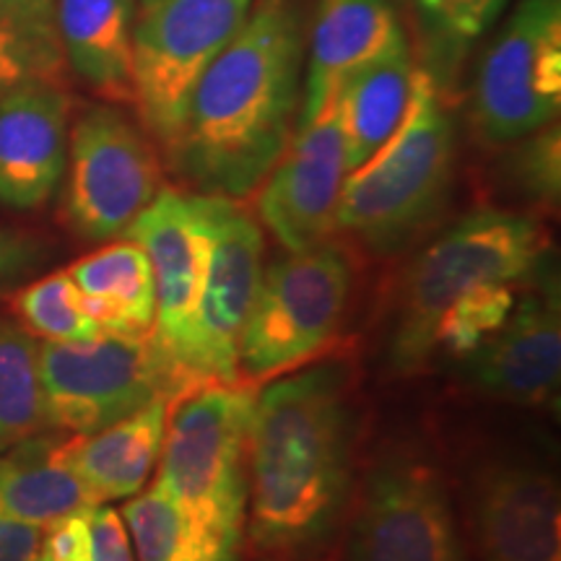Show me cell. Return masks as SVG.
<instances>
[{
  "label": "cell",
  "instance_id": "cell-1",
  "mask_svg": "<svg viewBox=\"0 0 561 561\" xmlns=\"http://www.w3.org/2000/svg\"><path fill=\"white\" fill-rule=\"evenodd\" d=\"M305 19L297 0H255L187 102L170 153L203 195L244 198L268 178L294 136L305 81Z\"/></svg>",
  "mask_w": 561,
  "mask_h": 561
},
{
  "label": "cell",
  "instance_id": "cell-2",
  "mask_svg": "<svg viewBox=\"0 0 561 561\" xmlns=\"http://www.w3.org/2000/svg\"><path fill=\"white\" fill-rule=\"evenodd\" d=\"M351 491V409L341 369L312 367L257 392L250 437V541L301 559L339 530Z\"/></svg>",
  "mask_w": 561,
  "mask_h": 561
},
{
  "label": "cell",
  "instance_id": "cell-3",
  "mask_svg": "<svg viewBox=\"0 0 561 561\" xmlns=\"http://www.w3.org/2000/svg\"><path fill=\"white\" fill-rule=\"evenodd\" d=\"M458 138L430 70L419 68L403 123L388 144L348 172L335 229L375 255H392L437 219L450 195Z\"/></svg>",
  "mask_w": 561,
  "mask_h": 561
},
{
  "label": "cell",
  "instance_id": "cell-4",
  "mask_svg": "<svg viewBox=\"0 0 561 561\" xmlns=\"http://www.w3.org/2000/svg\"><path fill=\"white\" fill-rule=\"evenodd\" d=\"M157 483L229 561L242 551L250 502V437L257 392L208 382L174 398Z\"/></svg>",
  "mask_w": 561,
  "mask_h": 561
},
{
  "label": "cell",
  "instance_id": "cell-5",
  "mask_svg": "<svg viewBox=\"0 0 561 561\" xmlns=\"http://www.w3.org/2000/svg\"><path fill=\"white\" fill-rule=\"evenodd\" d=\"M546 261L541 224L510 210L481 208L462 216L421 250L405 273L388 359L398 375L419 371L434 356V335L447 307L481 284H517Z\"/></svg>",
  "mask_w": 561,
  "mask_h": 561
},
{
  "label": "cell",
  "instance_id": "cell-6",
  "mask_svg": "<svg viewBox=\"0 0 561 561\" xmlns=\"http://www.w3.org/2000/svg\"><path fill=\"white\" fill-rule=\"evenodd\" d=\"M348 297L351 265L335 244L273 261L244 322L237 369L261 382L314 359L339 333Z\"/></svg>",
  "mask_w": 561,
  "mask_h": 561
},
{
  "label": "cell",
  "instance_id": "cell-7",
  "mask_svg": "<svg viewBox=\"0 0 561 561\" xmlns=\"http://www.w3.org/2000/svg\"><path fill=\"white\" fill-rule=\"evenodd\" d=\"M255 0H136L133 102L167 151L206 68L242 30Z\"/></svg>",
  "mask_w": 561,
  "mask_h": 561
},
{
  "label": "cell",
  "instance_id": "cell-8",
  "mask_svg": "<svg viewBox=\"0 0 561 561\" xmlns=\"http://www.w3.org/2000/svg\"><path fill=\"white\" fill-rule=\"evenodd\" d=\"M37 367L47 430L76 437L107 430L159 398H174L149 333L102 331L91 341H45Z\"/></svg>",
  "mask_w": 561,
  "mask_h": 561
},
{
  "label": "cell",
  "instance_id": "cell-9",
  "mask_svg": "<svg viewBox=\"0 0 561 561\" xmlns=\"http://www.w3.org/2000/svg\"><path fill=\"white\" fill-rule=\"evenodd\" d=\"M561 107V0H520L481 62L473 125L483 144H517Z\"/></svg>",
  "mask_w": 561,
  "mask_h": 561
},
{
  "label": "cell",
  "instance_id": "cell-10",
  "mask_svg": "<svg viewBox=\"0 0 561 561\" xmlns=\"http://www.w3.org/2000/svg\"><path fill=\"white\" fill-rule=\"evenodd\" d=\"M157 193V153L130 117L110 104L83 112L68 136V227L87 242L115 240Z\"/></svg>",
  "mask_w": 561,
  "mask_h": 561
},
{
  "label": "cell",
  "instance_id": "cell-11",
  "mask_svg": "<svg viewBox=\"0 0 561 561\" xmlns=\"http://www.w3.org/2000/svg\"><path fill=\"white\" fill-rule=\"evenodd\" d=\"M348 561H471L437 468L405 453L377 462L351 520Z\"/></svg>",
  "mask_w": 561,
  "mask_h": 561
},
{
  "label": "cell",
  "instance_id": "cell-12",
  "mask_svg": "<svg viewBox=\"0 0 561 561\" xmlns=\"http://www.w3.org/2000/svg\"><path fill=\"white\" fill-rule=\"evenodd\" d=\"M125 234L146 252L151 263L157 318L149 339L178 398L195 388L187 377V356L210 244L203 195L159 191Z\"/></svg>",
  "mask_w": 561,
  "mask_h": 561
},
{
  "label": "cell",
  "instance_id": "cell-13",
  "mask_svg": "<svg viewBox=\"0 0 561 561\" xmlns=\"http://www.w3.org/2000/svg\"><path fill=\"white\" fill-rule=\"evenodd\" d=\"M203 210L210 244L187 356V377L195 388L237 382L240 339L263 278L261 224L224 195H203Z\"/></svg>",
  "mask_w": 561,
  "mask_h": 561
},
{
  "label": "cell",
  "instance_id": "cell-14",
  "mask_svg": "<svg viewBox=\"0 0 561 561\" xmlns=\"http://www.w3.org/2000/svg\"><path fill=\"white\" fill-rule=\"evenodd\" d=\"M348 178L339 89L301 123L280 153L257 201V210L289 252L318 248L335 231V214Z\"/></svg>",
  "mask_w": 561,
  "mask_h": 561
},
{
  "label": "cell",
  "instance_id": "cell-15",
  "mask_svg": "<svg viewBox=\"0 0 561 561\" xmlns=\"http://www.w3.org/2000/svg\"><path fill=\"white\" fill-rule=\"evenodd\" d=\"M468 507L483 561H561V496L546 468L486 462L473 476Z\"/></svg>",
  "mask_w": 561,
  "mask_h": 561
},
{
  "label": "cell",
  "instance_id": "cell-16",
  "mask_svg": "<svg viewBox=\"0 0 561 561\" xmlns=\"http://www.w3.org/2000/svg\"><path fill=\"white\" fill-rule=\"evenodd\" d=\"M466 380L481 396L512 405H557L561 380L559 280L515 301L510 318L491 339L466 356Z\"/></svg>",
  "mask_w": 561,
  "mask_h": 561
},
{
  "label": "cell",
  "instance_id": "cell-17",
  "mask_svg": "<svg viewBox=\"0 0 561 561\" xmlns=\"http://www.w3.org/2000/svg\"><path fill=\"white\" fill-rule=\"evenodd\" d=\"M70 100L60 83H21L0 94V203L42 208L68 164Z\"/></svg>",
  "mask_w": 561,
  "mask_h": 561
},
{
  "label": "cell",
  "instance_id": "cell-18",
  "mask_svg": "<svg viewBox=\"0 0 561 561\" xmlns=\"http://www.w3.org/2000/svg\"><path fill=\"white\" fill-rule=\"evenodd\" d=\"M398 37H403V26L390 0H320L305 58L299 125L312 121L356 68Z\"/></svg>",
  "mask_w": 561,
  "mask_h": 561
},
{
  "label": "cell",
  "instance_id": "cell-19",
  "mask_svg": "<svg viewBox=\"0 0 561 561\" xmlns=\"http://www.w3.org/2000/svg\"><path fill=\"white\" fill-rule=\"evenodd\" d=\"M136 0H55L66 66L107 102H133Z\"/></svg>",
  "mask_w": 561,
  "mask_h": 561
},
{
  "label": "cell",
  "instance_id": "cell-20",
  "mask_svg": "<svg viewBox=\"0 0 561 561\" xmlns=\"http://www.w3.org/2000/svg\"><path fill=\"white\" fill-rule=\"evenodd\" d=\"M170 401L159 398L107 430L76 437L68 434V462L87 483L96 504L136 496L159 466Z\"/></svg>",
  "mask_w": 561,
  "mask_h": 561
},
{
  "label": "cell",
  "instance_id": "cell-21",
  "mask_svg": "<svg viewBox=\"0 0 561 561\" xmlns=\"http://www.w3.org/2000/svg\"><path fill=\"white\" fill-rule=\"evenodd\" d=\"M96 507L68 462V434H34L0 453V517L39 528Z\"/></svg>",
  "mask_w": 561,
  "mask_h": 561
},
{
  "label": "cell",
  "instance_id": "cell-22",
  "mask_svg": "<svg viewBox=\"0 0 561 561\" xmlns=\"http://www.w3.org/2000/svg\"><path fill=\"white\" fill-rule=\"evenodd\" d=\"M416 70L403 34L341 83L339 104L348 172L359 170L364 161L375 157L403 123Z\"/></svg>",
  "mask_w": 561,
  "mask_h": 561
},
{
  "label": "cell",
  "instance_id": "cell-23",
  "mask_svg": "<svg viewBox=\"0 0 561 561\" xmlns=\"http://www.w3.org/2000/svg\"><path fill=\"white\" fill-rule=\"evenodd\" d=\"M83 310L104 333L146 335L157 318V289L146 252L136 242H112L68 268Z\"/></svg>",
  "mask_w": 561,
  "mask_h": 561
},
{
  "label": "cell",
  "instance_id": "cell-24",
  "mask_svg": "<svg viewBox=\"0 0 561 561\" xmlns=\"http://www.w3.org/2000/svg\"><path fill=\"white\" fill-rule=\"evenodd\" d=\"M62 68L55 0H0V94L21 83H58Z\"/></svg>",
  "mask_w": 561,
  "mask_h": 561
},
{
  "label": "cell",
  "instance_id": "cell-25",
  "mask_svg": "<svg viewBox=\"0 0 561 561\" xmlns=\"http://www.w3.org/2000/svg\"><path fill=\"white\" fill-rule=\"evenodd\" d=\"M121 515L138 561H229L157 481L130 496Z\"/></svg>",
  "mask_w": 561,
  "mask_h": 561
},
{
  "label": "cell",
  "instance_id": "cell-26",
  "mask_svg": "<svg viewBox=\"0 0 561 561\" xmlns=\"http://www.w3.org/2000/svg\"><path fill=\"white\" fill-rule=\"evenodd\" d=\"M37 354V339L0 314V453L47 430Z\"/></svg>",
  "mask_w": 561,
  "mask_h": 561
},
{
  "label": "cell",
  "instance_id": "cell-27",
  "mask_svg": "<svg viewBox=\"0 0 561 561\" xmlns=\"http://www.w3.org/2000/svg\"><path fill=\"white\" fill-rule=\"evenodd\" d=\"M13 318L26 333L45 341H91L102 328L83 310L68 271L53 273L13 294Z\"/></svg>",
  "mask_w": 561,
  "mask_h": 561
},
{
  "label": "cell",
  "instance_id": "cell-28",
  "mask_svg": "<svg viewBox=\"0 0 561 561\" xmlns=\"http://www.w3.org/2000/svg\"><path fill=\"white\" fill-rule=\"evenodd\" d=\"M515 301L512 284L476 286L460 299H455L442 314L437 335H434V348L466 359L507 322Z\"/></svg>",
  "mask_w": 561,
  "mask_h": 561
},
{
  "label": "cell",
  "instance_id": "cell-29",
  "mask_svg": "<svg viewBox=\"0 0 561 561\" xmlns=\"http://www.w3.org/2000/svg\"><path fill=\"white\" fill-rule=\"evenodd\" d=\"M512 180L533 201L557 203L561 193V133L557 125L530 133L510 161Z\"/></svg>",
  "mask_w": 561,
  "mask_h": 561
},
{
  "label": "cell",
  "instance_id": "cell-30",
  "mask_svg": "<svg viewBox=\"0 0 561 561\" xmlns=\"http://www.w3.org/2000/svg\"><path fill=\"white\" fill-rule=\"evenodd\" d=\"M413 5L437 37L468 45L500 19L507 0H413Z\"/></svg>",
  "mask_w": 561,
  "mask_h": 561
},
{
  "label": "cell",
  "instance_id": "cell-31",
  "mask_svg": "<svg viewBox=\"0 0 561 561\" xmlns=\"http://www.w3.org/2000/svg\"><path fill=\"white\" fill-rule=\"evenodd\" d=\"M50 257V248L32 231L0 224V297L19 289Z\"/></svg>",
  "mask_w": 561,
  "mask_h": 561
},
{
  "label": "cell",
  "instance_id": "cell-32",
  "mask_svg": "<svg viewBox=\"0 0 561 561\" xmlns=\"http://www.w3.org/2000/svg\"><path fill=\"white\" fill-rule=\"evenodd\" d=\"M42 533L37 561H91L89 512L62 517Z\"/></svg>",
  "mask_w": 561,
  "mask_h": 561
},
{
  "label": "cell",
  "instance_id": "cell-33",
  "mask_svg": "<svg viewBox=\"0 0 561 561\" xmlns=\"http://www.w3.org/2000/svg\"><path fill=\"white\" fill-rule=\"evenodd\" d=\"M89 536L91 561H136L123 515L110 504H96L89 510Z\"/></svg>",
  "mask_w": 561,
  "mask_h": 561
},
{
  "label": "cell",
  "instance_id": "cell-34",
  "mask_svg": "<svg viewBox=\"0 0 561 561\" xmlns=\"http://www.w3.org/2000/svg\"><path fill=\"white\" fill-rule=\"evenodd\" d=\"M45 528L0 517V561H37Z\"/></svg>",
  "mask_w": 561,
  "mask_h": 561
}]
</instances>
